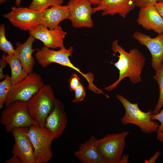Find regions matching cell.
<instances>
[{
    "instance_id": "cell-1",
    "label": "cell",
    "mask_w": 163,
    "mask_h": 163,
    "mask_svg": "<svg viewBox=\"0 0 163 163\" xmlns=\"http://www.w3.org/2000/svg\"><path fill=\"white\" fill-rule=\"evenodd\" d=\"M111 49L115 53L119 54L118 61L114 64L119 71L118 79L111 85L104 88L110 91L116 88L124 78L128 77L133 83H136L141 80V74L145 63V59L138 49H133L129 52L126 51L118 43V40H114Z\"/></svg>"
},
{
    "instance_id": "cell-2",
    "label": "cell",
    "mask_w": 163,
    "mask_h": 163,
    "mask_svg": "<svg viewBox=\"0 0 163 163\" xmlns=\"http://www.w3.org/2000/svg\"><path fill=\"white\" fill-rule=\"evenodd\" d=\"M116 97L125 110V114L120 119L122 124H133L138 126L142 132L147 134L156 132L159 125L151 119L152 110L147 112L142 111L139 108L138 102L132 103L120 94H117Z\"/></svg>"
},
{
    "instance_id": "cell-3",
    "label": "cell",
    "mask_w": 163,
    "mask_h": 163,
    "mask_svg": "<svg viewBox=\"0 0 163 163\" xmlns=\"http://www.w3.org/2000/svg\"><path fill=\"white\" fill-rule=\"evenodd\" d=\"M56 100L51 87L44 84L27 102L30 115L40 126L45 127L46 118L53 108Z\"/></svg>"
},
{
    "instance_id": "cell-4",
    "label": "cell",
    "mask_w": 163,
    "mask_h": 163,
    "mask_svg": "<svg viewBox=\"0 0 163 163\" xmlns=\"http://www.w3.org/2000/svg\"><path fill=\"white\" fill-rule=\"evenodd\" d=\"M0 123L4 126L7 132H11L16 128L38 125L30 115L27 102L21 101H15L5 107L1 113Z\"/></svg>"
},
{
    "instance_id": "cell-5",
    "label": "cell",
    "mask_w": 163,
    "mask_h": 163,
    "mask_svg": "<svg viewBox=\"0 0 163 163\" xmlns=\"http://www.w3.org/2000/svg\"><path fill=\"white\" fill-rule=\"evenodd\" d=\"M28 135L34 148L36 163H47L53 156L51 145L55 139L46 127L33 125L29 127Z\"/></svg>"
},
{
    "instance_id": "cell-6",
    "label": "cell",
    "mask_w": 163,
    "mask_h": 163,
    "mask_svg": "<svg viewBox=\"0 0 163 163\" xmlns=\"http://www.w3.org/2000/svg\"><path fill=\"white\" fill-rule=\"evenodd\" d=\"M128 131L109 134L97 139L98 149L106 163H119L123 155L126 143Z\"/></svg>"
},
{
    "instance_id": "cell-7",
    "label": "cell",
    "mask_w": 163,
    "mask_h": 163,
    "mask_svg": "<svg viewBox=\"0 0 163 163\" xmlns=\"http://www.w3.org/2000/svg\"><path fill=\"white\" fill-rule=\"evenodd\" d=\"M44 85L39 74L34 72L28 74L22 80L12 85L6 98L5 107L17 101L27 102Z\"/></svg>"
},
{
    "instance_id": "cell-8",
    "label": "cell",
    "mask_w": 163,
    "mask_h": 163,
    "mask_svg": "<svg viewBox=\"0 0 163 163\" xmlns=\"http://www.w3.org/2000/svg\"><path fill=\"white\" fill-rule=\"evenodd\" d=\"M42 11L29 8L12 7L11 11L3 15L15 27L23 30L30 31L41 22Z\"/></svg>"
},
{
    "instance_id": "cell-9",
    "label": "cell",
    "mask_w": 163,
    "mask_h": 163,
    "mask_svg": "<svg viewBox=\"0 0 163 163\" xmlns=\"http://www.w3.org/2000/svg\"><path fill=\"white\" fill-rule=\"evenodd\" d=\"M92 4L88 0H69L68 6L70 15L69 19L72 26L76 28H91L94 22Z\"/></svg>"
},
{
    "instance_id": "cell-10",
    "label": "cell",
    "mask_w": 163,
    "mask_h": 163,
    "mask_svg": "<svg viewBox=\"0 0 163 163\" xmlns=\"http://www.w3.org/2000/svg\"><path fill=\"white\" fill-rule=\"evenodd\" d=\"M29 127L15 128L11 132L14 139L11 153L18 157L22 163H36L34 148L28 135Z\"/></svg>"
},
{
    "instance_id": "cell-11",
    "label": "cell",
    "mask_w": 163,
    "mask_h": 163,
    "mask_svg": "<svg viewBox=\"0 0 163 163\" xmlns=\"http://www.w3.org/2000/svg\"><path fill=\"white\" fill-rule=\"evenodd\" d=\"M29 34L35 39L41 41L44 46L48 48H65L63 39L67 32L59 25L51 30L40 24L29 31Z\"/></svg>"
},
{
    "instance_id": "cell-12",
    "label": "cell",
    "mask_w": 163,
    "mask_h": 163,
    "mask_svg": "<svg viewBox=\"0 0 163 163\" xmlns=\"http://www.w3.org/2000/svg\"><path fill=\"white\" fill-rule=\"evenodd\" d=\"M133 37L141 45L145 46L152 56L151 65L157 71L160 67L163 59V33L158 34L154 38L143 33L136 31Z\"/></svg>"
},
{
    "instance_id": "cell-13",
    "label": "cell",
    "mask_w": 163,
    "mask_h": 163,
    "mask_svg": "<svg viewBox=\"0 0 163 163\" xmlns=\"http://www.w3.org/2000/svg\"><path fill=\"white\" fill-rule=\"evenodd\" d=\"M73 50L72 46L67 49L65 48L56 51L44 46L40 49H37L35 57L38 62L43 67H46L52 63L67 66L71 62L69 57L72 56Z\"/></svg>"
},
{
    "instance_id": "cell-14",
    "label": "cell",
    "mask_w": 163,
    "mask_h": 163,
    "mask_svg": "<svg viewBox=\"0 0 163 163\" xmlns=\"http://www.w3.org/2000/svg\"><path fill=\"white\" fill-rule=\"evenodd\" d=\"M68 121L63 104L56 98L53 108L46 118L45 127L50 131L54 139H56L62 135Z\"/></svg>"
},
{
    "instance_id": "cell-15",
    "label": "cell",
    "mask_w": 163,
    "mask_h": 163,
    "mask_svg": "<svg viewBox=\"0 0 163 163\" xmlns=\"http://www.w3.org/2000/svg\"><path fill=\"white\" fill-rule=\"evenodd\" d=\"M136 7L133 0H102L93 8V14L101 11V15L111 16L117 14L125 18Z\"/></svg>"
},
{
    "instance_id": "cell-16",
    "label": "cell",
    "mask_w": 163,
    "mask_h": 163,
    "mask_svg": "<svg viewBox=\"0 0 163 163\" xmlns=\"http://www.w3.org/2000/svg\"><path fill=\"white\" fill-rule=\"evenodd\" d=\"M137 21L147 30H152L158 34L163 33V19L155 5L140 8Z\"/></svg>"
},
{
    "instance_id": "cell-17",
    "label": "cell",
    "mask_w": 163,
    "mask_h": 163,
    "mask_svg": "<svg viewBox=\"0 0 163 163\" xmlns=\"http://www.w3.org/2000/svg\"><path fill=\"white\" fill-rule=\"evenodd\" d=\"M97 138L92 136L81 144L74 155L82 163H106L97 146Z\"/></svg>"
},
{
    "instance_id": "cell-18",
    "label": "cell",
    "mask_w": 163,
    "mask_h": 163,
    "mask_svg": "<svg viewBox=\"0 0 163 163\" xmlns=\"http://www.w3.org/2000/svg\"><path fill=\"white\" fill-rule=\"evenodd\" d=\"M35 38L30 35L24 43H16V48L14 54L20 61L24 71L28 74L33 72L35 59L33 53L37 50L33 48V44Z\"/></svg>"
},
{
    "instance_id": "cell-19",
    "label": "cell",
    "mask_w": 163,
    "mask_h": 163,
    "mask_svg": "<svg viewBox=\"0 0 163 163\" xmlns=\"http://www.w3.org/2000/svg\"><path fill=\"white\" fill-rule=\"evenodd\" d=\"M70 15L67 5H54L42 11L41 24L53 29L63 20L68 19Z\"/></svg>"
},
{
    "instance_id": "cell-20",
    "label": "cell",
    "mask_w": 163,
    "mask_h": 163,
    "mask_svg": "<svg viewBox=\"0 0 163 163\" xmlns=\"http://www.w3.org/2000/svg\"><path fill=\"white\" fill-rule=\"evenodd\" d=\"M5 54L4 53L2 58L10 67L11 82L12 85H14L25 78L28 74L24 71L20 61L14 55H5Z\"/></svg>"
},
{
    "instance_id": "cell-21",
    "label": "cell",
    "mask_w": 163,
    "mask_h": 163,
    "mask_svg": "<svg viewBox=\"0 0 163 163\" xmlns=\"http://www.w3.org/2000/svg\"><path fill=\"white\" fill-rule=\"evenodd\" d=\"M156 72L153 78L158 85L159 94L157 104L152 111L153 114L158 113L163 106V59L160 67Z\"/></svg>"
},
{
    "instance_id": "cell-22",
    "label": "cell",
    "mask_w": 163,
    "mask_h": 163,
    "mask_svg": "<svg viewBox=\"0 0 163 163\" xmlns=\"http://www.w3.org/2000/svg\"><path fill=\"white\" fill-rule=\"evenodd\" d=\"M63 0H32L28 8L37 11H41L51 6L62 5Z\"/></svg>"
},
{
    "instance_id": "cell-23",
    "label": "cell",
    "mask_w": 163,
    "mask_h": 163,
    "mask_svg": "<svg viewBox=\"0 0 163 163\" xmlns=\"http://www.w3.org/2000/svg\"><path fill=\"white\" fill-rule=\"evenodd\" d=\"M11 77L8 75L0 82V109L3 107L7 97L12 86Z\"/></svg>"
},
{
    "instance_id": "cell-24",
    "label": "cell",
    "mask_w": 163,
    "mask_h": 163,
    "mask_svg": "<svg viewBox=\"0 0 163 163\" xmlns=\"http://www.w3.org/2000/svg\"><path fill=\"white\" fill-rule=\"evenodd\" d=\"M0 49L8 55H14L15 52L12 43L6 37L5 26L4 24L0 25Z\"/></svg>"
},
{
    "instance_id": "cell-25",
    "label": "cell",
    "mask_w": 163,
    "mask_h": 163,
    "mask_svg": "<svg viewBox=\"0 0 163 163\" xmlns=\"http://www.w3.org/2000/svg\"><path fill=\"white\" fill-rule=\"evenodd\" d=\"M75 96L72 102L77 103L83 101L85 96V91L83 85L81 83L74 90Z\"/></svg>"
},
{
    "instance_id": "cell-26",
    "label": "cell",
    "mask_w": 163,
    "mask_h": 163,
    "mask_svg": "<svg viewBox=\"0 0 163 163\" xmlns=\"http://www.w3.org/2000/svg\"><path fill=\"white\" fill-rule=\"evenodd\" d=\"M70 90L71 91H74L81 83L80 78L75 73L71 75L69 80Z\"/></svg>"
},
{
    "instance_id": "cell-27",
    "label": "cell",
    "mask_w": 163,
    "mask_h": 163,
    "mask_svg": "<svg viewBox=\"0 0 163 163\" xmlns=\"http://www.w3.org/2000/svg\"><path fill=\"white\" fill-rule=\"evenodd\" d=\"M151 119L152 120H158L160 123L156 131L157 133L163 132V110H161L157 114H152Z\"/></svg>"
},
{
    "instance_id": "cell-28",
    "label": "cell",
    "mask_w": 163,
    "mask_h": 163,
    "mask_svg": "<svg viewBox=\"0 0 163 163\" xmlns=\"http://www.w3.org/2000/svg\"><path fill=\"white\" fill-rule=\"evenodd\" d=\"M136 7L140 8L149 5H155L158 0H133Z\"/></svg>"
},
{
    "instance_id": "cell-29",
    "label": "cell",
    "mask_w": 163,
    "mask_h": 163,
    "mask_svg": "<svg viewBox=\"0 0 163 163\" xmlns=\"http://www.w3.org/2000/svg\"><path fill=\"white\" fill-rule=\"evenodd\" d=\"M7 63L2 58L0 60V79L5 78L6 75L4 74L3 69L6 67Z\"/></svg>"
},
{
    "instance_id": "cell-30",
    "label": "cell",
    "mask_w": 163,
    "mask_h": 163,
    "mask_svg": "<svg viewBox=\"0 0 163 163\" xmlns=\"http://www.w3.org/2000/svg\"><path fill=\"white\" fill-rule=\"evenodd\" d=\"M161 154L159 150L156 151L154 155L147 161H145L147 163H154Z\"/></svg>"
},
{
    "instance_id": "cell-31",
    "label": "cell",
    "mask_w": 163,
    "mask_h": 163,
    "mask_svg": "<svg viewBox=\"0 0 163 163\" xmlns=\"http://www.w3.org/2000/svg\"><path fill=\"white\" fill-rule=\"evenodd\" d=\"M5 163H22L21 160L18 156L13 155V156L9 159L6 160Z\"/></svg>"
},
{
    "instance_id": "cell-32",
    "label": "cell",
    "mask_w": 163,
    "mask_h": 163,
    "mask_svg": "<svg viewBox=\"0 0 163 163\" xmlns=\"http://www.w3.org/2000/svg\"><path fill=\"white\" fill-rule=\"evenodd\" d=\"M158 11L163 19V2H159L155 5Z\"/></svg>"
},
{
    "instance_id": "cell-33",
    "label": "cell",
    "mask_w": 163,
    "mask_h": 163,
    "mask_svg": "<svg viewBox=\"0 0 163 163\" xmlns=\"http://www.w3.org/2000/svg\"><path fill=\"white\" fill-rule=\"evenodd\" d=\"M129 155L125 154L123 155L119 163H126L128 162L129 159Z\"/></svg>"
},
{
    "instance_id": "cell-34",
    "label": "cell",
    "mask_w": 163,
    "mask_h": 163,
    "mask_svg": "<svg viewBox=\"0 0 163 163\" xmlns=\"http://www.w3.org/2000/svg\"><path fill=\"white\" fill-rule=\"evenodd\" d=\"M92 4L96 6L98 5L102 0H88Z\"/></svg>"
},
{
    "instance_id": "cell-35",
    "label": "cell",
    "mask_w": 163,
    "mask_h": 163,
    "mask_svg": "<svg viewBox=\"0 0 163 163\" xmlns=\"http://www.w3.org/2000/svg\"><path fill=\"white\" fill-rule=\"evenodd\" d=\"M157 133V139L163 142V132Z\"/></svg>"
},
{
    "instance_id": "cell-36",
    "label": "cell",
    "mask_w": 163,
    "mask_h": 163,
    "mask_svg": "<svg viewBox=\"0 0 163 163\" xmlns=\"http://www.w3.org/2000/svg\"><path fill=\"white\" fill-rule=\"evenodd\" d=\"M22 0H15V5L17 7H20L21 2Z\"/></svg>"
},
{
    "instance_id": "cell-37",
    "label": "cell",
    "mask_w": 163,
    "mask_h": 163,
    "mask_svg": "<svg viewBox=\"0 0 163 163\" xmlns=\"http://www.w3.org/2000/svg\"><path fill=\"white\" fill-rule=\"evenodd\" d=\"M7 0H0V4H2V3L5 2Z\"/></svg>"
},
{
    "instance_id": "cell-38",
    "label": "cell",
    "mask_w": 163,
    "mask_h": 163,
    "mask_svg": "<svg viewBox=\"0 0 163 163\" xmlns=\"http://www.w3.org/2000/svg\"><path fill=\"white\" fill-rule=\"evenodd\" d=\"M163 2V0H158V2Z\"/></svg>"
}]
</instances>
